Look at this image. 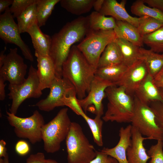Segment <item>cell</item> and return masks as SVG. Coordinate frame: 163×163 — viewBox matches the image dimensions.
<instances>
[{"instance_id": "5b68a950", "label": "cell", "mask_w": 163, "mask_h": 163, "mask_svg": "<svg viewBox=\"0 0 163 163\" xmlns=\"http://www.w3.org/2000/svg\"><path fill=\"white\" fill-rule=\"evenodd\" d=\"M68 110L67 108L61 109L52 120L42 127L44 149L48 153H54L59 150L61 142L68 135L72 122Z\"/></svg>"}, {"instance_id": "d590c367", "label": "cell", "mask_w": 163, "mask_h": 163, "mask_svg": "<svg viewBox=\"0 0 163 163\" xmlns=\"http://www.w3.org/2000/svg\"><path fill=\"white\" fill-rule=\"evenodd\" d=\"M36 0H13L9 9L13 17L17 18L31 5L35 3Z\"/></svg>"}, {"instance_id": "7a4b0ae2", "label": "cell", "mask_w": 163, "mask_h": 163, "mask_svg": "<svg viewBox=\"0 0 163 163\" xmlns=\"http://www.w3.org/2000/svg\"><path fill=\"white\" fill-rule=\"evenodd\" d=\"M96 70L88 62L76 45H73L63 64L62 77L72 84L77 98L81 100L89 91Z\"/></svg>"}, {"instance_id": "74e56055", "label": "cell", "mask_w": 163, "mask_h": 163, "mask_svg": "<svg viewBox=\"0 0 163 163\" xmlns=\"http://www.w3.org/2000/svg\"><path fill=\"white\" fill-rule=\"evenodd\" d=\"M16 152L21 155H24L27 154L30 150V146L27 142L23 140L18 141L15 146Z\"/></svg>"}, {"instance_id": "2e32d148", "label": "cell", "mask_w": 163, "mask_h": 163, "mask_svg": "<svg viewBox=\"0 0 163 163\" xmlns=\"http://www.w3.org/2000/svg\"><path fill=\"white\" fill-rule=\"evenodd\" d=\"M132 125L121 127L119 130V140L117 145L112 148H104L100 151L114 158L118 163H128L127 150L131 144Z\"/></svg>"}, {"instance_id": "bcb514c9", "label": "cell", "mask_w": 163, "mask_h": 163, "mask_svg": "<svg viewBox=\"0 0 163 163\" xmlns=\"http://www.w3.org/2000/svg\"><path fill=\"white\" fill-rule=\"evenodd\" d=\"M6 50V48L5 47L4 49L1 52L0 54V68L2 66L3 61L6 55L5 54V51Z\"/></svg>"}, {"instance_id": "e0dca14e", "label": "cell", "mask_w": 163, "mask_h": 163, "mask_svg": "<svg viewBox=\"0 0 163 163\" xmlns=\"http://www.w3.org/2000/svg\"><path fill=\"white\" fill-rule=\"evenodd\" d=\"M149 139L144 137L138 130L132 126L131 144L126 151L128 163H147L150 157L144 146V141Z\"/></svg>"}, {"instance_id": "6da1fadb", "label": "cell", "mask_w": 163, "mask_h": 163, "mask_svg": "<svg viewBox=\"0 0 163 163\" xmlns=\"http://www.w3.org/2000/svg\"><path fill=\"white\" fill-rule=\"evenodd\" d=\"M89 30L88 16H80L67 23L52 36L49 56L54 64L56 77H62V65L72 46L82 40Z\"/></svg>"}, {"instance_id": "7dc6e473", "label": "cell", "mask_w": 163, "mask_h": 163, "mask_svg": "<svg viewBox=\"0 0 163 163\" xmlns=\"http://www.w3.org/2000/svg\"><path fill=\"white\" fill-rule=\"evenodd\" d=\"M46 163H58L55 160L52 159H47L46 160Z\"/></svg>"}, {"instance_id": "8fae6325", "label": "cell", "mask_w": 163, "mask_h": 163, "mask_svg": "<svg viewBox=\"0 0 163 163\" xmlns=\"http://www.w3.org/2000/svg\"><path fill=\"white\" fill-rule=\"evenodd\" d=\"M27 69L24 59L18 53L17 48H10L0 68V77L10 84H20L26 79Z\"/></svg>"}, {"instance_id": "d6a6232c", "label": "cell", "mask_w": 163, "mask_h": 163, "mask_svg": "<svg viewBox=\"0 0 163 163\" xmlns=\"http://www.w3.org/2000/svg\"><path fill=\"white\" fill-rule=\"evenodd\" d=\"M163 26V23L154 18L145 16L137 27L142 37L151 34Z\"/></svg>"}, {"instance_id": "ab89813d", "label": "cell", "mask_w": 163, "mask_h": 163, "mask_svg": "<svg viewBox=\"0 0 163 163\" xmlns=\"http://www.w3.org/2000/svg\"><path fill=\"white\" fill-rule=\"evenodd\" d=\"M149 7L158 9L163 12V0H143Z\"/></svg>"}, {"instance_id": "277c9868", "label": "cell", "mask_w": 163, "mask_h": 163, "mask_svg": "<svg viewBox=\"0 0 163 163\" xmlns=\"http://www.w3.org/2000/svg\"><path fill=\"white\" fill-rule=\"evenodd\" d=\"M66 140L68 163H89L95 158L97 151L79 123L72 122Z\"/></svg>"}, {"instance_id": "f35d334b", "label": "cell", "mask_w": 163, "mask_h": 163, "mask_svg": "<svg viewBox=\"0 0 163 163\" xmlns=\"http://www.w3.org/2000/svg\"><path fill=\"white\" fill-rule=\"evenodd\" d=\"M46 160L44 153L39 152L31 155L27 159L26 163H46Z\"/></svg>"}, {"instance_id": "836d02e7", "label": "cell", "mask_w": 163, "mask_h": 163, "mask_svg": "<svg viewBox=\"0 0 163 163\" xmlns=\"http://www.w3.org/2000/svg\"><path fill=\"white\" fill-rule=\"evenodd\" d=\"M77 97L75 90L74 88L64 97L63 102L64 106L68 107L76 114L81 116L84 111L80 105Z\"/></svg>"}, {"instance_id": "b9f144b4", "label": "cell", "mask_w": 163, "mask_h": 163, "mask_svg": "<svg viewBox=\"0 0 163 163\" xmlns=\"http://www.w3.org/2000/svg\"><path fill=\"white\" fill-rule=\"evenodd\" d=\"M13 0H0V13L5 12L11 5Z\"/></svg>"}, {"instance_id": "c3c4849f", "label": "cell", "mask_w": 163, "mask_h": 163, "mask_svg": "<svg viewBox=\"0 0 163 163\" xmlns=\"http://www.w3.org/2000/svg\"><path fill=\"white\" fill-rule=\"evenodd\" d=\"M4 159L6 163H9L8 155H7L4 158Z\"/></svg>"}, {"instance_id": "e575fe53", "label": "cell", "mask_w": 163, "mask_h": 163, "mask_svg": "<svg viewBox=\"0 0 163 163\" xmlns=\"http://www.w3.org/2000/svg\"><path fill=\"white\" fill-rule=\"evenodd\" d=\"M157 141V143L152 145L147 152L151 158L149 163H163V141Z\"/></svg>"}, {"instance_id": "83f0119b", "label": "cell", "mask_w": 163, "mask_h": 163, "mask_svg": "<svg viewBox=\"0 0 163 163\" xmlns=\"http://www.w3.org/2000/svg\"><path fill=\"white\" fill-rule=\"evenodd\" d=\"M60 0H36V9L39 27L45 25L56 5Z\"/></svg>"}, {"instance_id": "44dd1931", "label": "cell", "mask_w": 163, "mask_h": 163, "mask_svg": "<svg viewBox=\"0 0 163 163\" xmlns=\"http://www.w3.org/2000/svg\"><path fill=\"white\" fill-rule=\"evenodd\" d=\"M27 33L31 37L35 52L44 55H49L51 37L43 33L37 24L30 27Z\"/></svg>"}, {"instance_id": "484cf974", "label": "cell", "mask_w": 163, "mask_h": 163, "mask_svg": "<svg viewBox=\"0 0 163 163\" xmlns=\"http://www.w3.org/2000/svg\"><path fill=\"white\" fill-rule=\"evenodd\" d=\"M89 30H114L116 26L115 19L106 17L99 12L93 11L88 16Z\"/></svg>"}, {"instance_id": "f907efd6", "label": "cell", "mask_w": 163, "mask_h": 163, "mask_svg": "<svg viewBox=\"0 0 163 163\" xmlns=\"http://www.w3.org/2000/svg\"><path fill=\"white\" fill-rule=\"evenodd\" d=\"M117 163H118V162Z\"/></svg>"}, {"instance_id": "ee69618b", "label": "cell", "mask_w": 163, "mask_h": 163, "mask_svg": "<svg viewBox=\"0 0 163 163\" xmlns=\"http://www.w3.org/2000/svg\"><path fill=\"white\" fill-rule=\"evenodd\" d=\"M6 142L3 139L0 141V158L5 157L8 154L6 147Z\"/></svg>"}, {"instance_id": "cb8c5ba5", "label": "cell", "mask_w": 163, "mask_h": 163, "mask_svg": "<svg viewBox=\"0 0 163 163\" xmlns=\"http://www.w3.org/2000/svg\"><path fill=\"white\" fill-rule=\"evenodd\" d=\"M122 63L123 58L121 51L114 40L109 43L104 50L99 59L97 69Z\"/></svg>"}, {"instance_id": "7c38bea8", "label": "cell", "mask_w": 163, "mask_h": 163, "mask_svg": "<svg viewBox=\"0 0 163 163\" xmlns=\"http://www.w3.org/2000/svg\"><path fill=\"white\" fill-rule=\"evenodd\" d=\"M114 84L95 76L91 84L88 94L84 98L78 101L80 105L86 113L91 106H93V113L101 117L104 114L102 101L106 95L105 90Z\"/></svg>"}, {"instance_id": "ac0fdd59", "label": "cell", "mask_w": 163, "mask_h": 163, "mask_svg": "<svg viewBox=\"0 0 163 163\" xmlns=\"http://www.w3.org/2000/svg\"><path fill=\"white\" fill-rule=\"evenodd\" d=\"M37 61V74L39 82V88L42 91L50 88L56 77L53 62L49 55H44L35 52Z\"/></svg>"}, {"instance_id": "9c48e42d", "label": "cell", "mask_w": 163, "mask_h": 163, "mask_svg": "<svg viewBox=\"0 0 163 163\" xmlns=\"http://www.w3.org/2000/svg\"><path fill=\"white\" fill-rule=\"evenodd\" d=\"M8 95L12 100L10 112L15 115L23 102L29 98H38L42 94L40 89L39 82L37 69L31 65L27 78L21 84L13 85L9 84Z\"/></svg>"}, {"instance_id": "4316f807", "label": "cell", "mask_w": 163, "mask_h": 163, "mask_svg": "<svg viewBox=\"0 0 163 163\" xmlns=\"http://www.w3.org/2000/svg\"><path fill=\"white\" fill-rule=\"evenodd\" d=\"M95 0H61L62 7L71 13L80 15L89 12Z\"/></svg>"}, {"instance_id": "8d00e7d4", "label": "cell", "mask_w": 163, "mask_h": 163, "mask_svg": "<svg viewBox=\"0 0 163 163\" xmlns=\"http://www.w3.org/2000/svg\"><path fill=\"white\" fill-rule=\"evenodd\" d=\"M118 161L114 158L101 152L97 151L95 158L89 163H117Z\"/></svg>"}, {"instance_id": "f6af8a7d", "label": "cell", "mask_w": 163, "mask_h": 163, "mask_svg": "<svg viewBox=\"0 0 163 163\" xmlns=\"http://www.w3.org/2000/svg\"><path fill=\"white\" fill-rule=\"evenodd\" d=\"M104 0H95L93 5V7L95 11L99 12L100 11Z\"/></svg>"}, {"instance_id": "f546056e", "label": "cell", "mask_w": 163, "mask_h": 163, "mask_svg": "<svg viewBox=\"0 0 163 163\" xmlns=\"http://www.w3.org/2000/svg\"><path fill=\"white\" fill-rule=\"evenodd\" d=\"M131 13L140 17L146 16L158 19L163 23V12L155 8L148 6L143 0L134 2L131 7Z\"/></svg>"}, {"instance_id": "9a60e30c", "label": "cell", "mask_w": 163, "mask_h": 163, "mask_svg": "<svg viewBox=\"0 0 163 163\" xmlns=\"http://www.w3.org/2000/svg\"><path fill=\"white\" fill-rule=\"evenodd\" d=\"M126 0L119 3L116 0H104L99 12L105 16H111L116 20L126 22L137 27L145 16L136 18L130 15L126 9Z\"/></svg>"}, {"instance_id": "30bf717a", "label": "cell", "mask_w": 163, "mask_h": 163, "mask_svg": "<svg viewBox=\"0 0 163 163\" xmlns=\"http://www.w3.org/2000/svg\"><path fill=\"white\" fill-rule=\"evenodd\" d=\"M0 37L6 43L17 45L26 59L33 62V55L28 46L21 38L18 24L14 21L9 8L0 15Z\"/></svg>"}, {"instance_id": "7402d4cb", "label": "cell", "mask_w": 163, "mask_h": 163, "mask_svg": "<svg viewBox=\"0 0 163 163\" xmlns=\"http://www.w3.org/2000/svg\"><path fill=\"white\" fill-rule=\"evenodd\" d=\"M139 59L143 60L148 69L149 73L153 78L163 66V53L154 52L150 49L139 48Z\"/></svg>"}, {"instance_id": "52a82bcc", "label": "cell", "mask_w": 163, "mask_h": 163, "mask_svg": "<svg viewBox=\"0 0 163 163\" xmlns=\"http://www.w3.org/2000/svg\"><path fill=\"white\" fill-rule=\"evenodd\" d=\"M135 107L131 123L142 136L149 139L163 141V130L157 124L155 115L149 105L141 102L134 95Z\"/></svg>"}, {"instance_id": "5bb4252c", "label": "cell", "mask_w": 163, "mask_h": 163, "mask_svg": "<svg viewBox=\"0 0 163 163\" xmlns=\"http://www.w3.org/2000/svg\"><path fill=\"white\" fill-rule=\"evenodd\" d=\"M148 74L145 63L143 60L139 59L128 67L116 85L123 87L127 94L132 96Z\"/></svg>"}, {"instance_id": "4fadbf2b", "label": "cell", "mask_w": 163, "mask_h": 163, "mask_svg": "<svg viewBox=\"0 0 163 163\" xmlns=\"http://www.w3.org/2000/svg\"><path fill=\"white\" fill-rule=\"evenodd\" d=\"M74 88L66 78L56 77L50 88V92L47 97L40 100L34 105L41 110L49 112L56 107L64 106L63 100L71 90Z\"/></svg>"}, {"instance_id": "ffe728a7", "label": "cell", "mask_w": 163, "mask_h": 163, "mask_svg": "<svg viewBox=\"0 0 163 163\" xmlns=\"http://www.w3.org/2000/svg\"><path fill=\"white\" fill-rule=\"evenodd\" d=\"M114 29L117 38L127 40L139 47L143 46L142 37L137 27L126 22L116 20Z\"/></svg>"}, {"instance_id": "f1b7e54d", "label": "cell", "mask_w": 163, "mask_h": 163, "mask_svg": "<svg viewBox=\"0 0 163 163\" xmlns=\"http://www.w3.org/2000/svg\"><path fill=\"white\" fill-rule=\"evenodd\" d=\"M17 18L20 34L27 32L33 25L38 24L36 2L29 6Z\"/></svg>"}, {"instance_id": "7bdbcfd3", "label": "cell", "mask_w": 163, "mask_h": 163, "mask_svg": "<svg viewBox=\"0 0 163 163\" xmlns=\"http://www.w3.org/2000/svg\"><path fill=\"white\" fill-rule=\"evenodd\" d=\"M5 81L0 77V100L3 101L5 97V87L6 84L5 83Z\"/></svg>"}, {"instance_id": "60d3db41", "label": "cell", "mask_w": 163, "mask_h": 163, "mask_svg": "<svg viewBox=\"0 0 163 163\" xmlns=\"http://www.w3.org/2000/svg\"><path fill=\"white\" fill-rule=\"evenodd\" d=\"M153 82L158 88L163 87V66L153 78Z\"/></svg>"}, {"instance_id": "4dcf8cb0", "label": "cell", "mask_w": 163, "mask_h": 163, "mask_svg": "<svg viewBox=\"0 0 163 163\" xmlns=\"http://www.w3.org/2000/svg\"><path fill=\"white\" fill-rule=\"evenodd\" d=\"M85 120L91 131L94 142L99 146L103 145L102 131L103 124L101 117L96 116L93 119L88 116L85 112L81 116Z\"/></svg>"}, {"instance_id": "d6986e66", "label": "cell", "mask_w": 163, "mask_h": 163, "mask_svg": "<svg viewBox=\"0 0 163 163\" xmlns=\"http://www.w3.org/2000/svg\"><path fill=\"white\" fill-rule=\"evenodd\" d=\"M142 102L149 105L152 102L161 101L158 88L153 82V78L149 73L136 89L134 93Z\"/></svg>"}, {"instance_id": "3957f363", "label": "cell", "mask_w": 163, "mask_h": 163, "mask_svg": "<svg viewBox=\"0 0 163 163\" xmlns=\"http://www.w3.org/2000/svg\"><path fill=\"white\" fill-rule=\"evenodd\" d=\"M105 92L108 101L107 110L102 117L103 120L131 123L135 107L134 98L122 86L112 85L107 87Z\"/></svg>"}, {"instance_id": "603a6c76", "label": "cell", "mask_w": 163, "mask_h": 163, "mask_svg": "<svg viewBox=\"0 0 163 163\" xmlns=\"http://www.w3.org/2000/svg\"><path fill=\"white\" fill-rule=\"evenodd\" d=\"M128 67L123 63L97 68L95 76L116 85L122 78Z\"/></svg>"}, {"instance_id": "d4e9b609", "label": "cell", "mask_w": 163, "mask_h": 163, "mask_svg": "<svg viewBox=\"0 0 163 163\" xmlns=\"http://www.w3.org/2000/svg\"><path fill=\"white\" fill-rule=\"evenodd\" d=\"M115 41L121 51L123 63L129 67L139 59V48L123 39L116 38Z\"/></svg>"}, {"instance_id": "1f68e13d", "label": "cell", "mask_w": 163, "mask_h": 163, "mask_svg": "<svg viewBox=\"0 0 163 163\" xmlns=\"http://www.w3.org/2000/svg\"><path fill=\"white\" fill-rule=\"evenodd\" d=\"M143 43L156 53H163V26L156 31L142 37Z\"/></svg>"}, {"instance_id": "ba28073f", "label": "cell", "mask_w": 163, "mask_h": 163, "mask_svg": "<svg viewBox=\"0 0 163 163\" xmlns=\"http://www.w3.org/2000/svg\"><path fill=\"white\" fill-rule=\"evenodd\" d=\"M7 118L14 132L19 138L28 139L32 144L42 140V129L45 124L43 116L37 110L30 116L22 118L6 111Z\"/></svg>"}, {"instance_id": "8992f818", "label": "cell", "mask_w": 163, "mask_h": 163, "mask_svg": "<svg viewBox=\"0 0 163 163\" xmlns=\"http://www.w3.org/2000/svg\"><path fill=\"white\" fill-rule=\"evenodd\" d=\"M116 38L113 30H89L85 37L76 46L88 62L97 69L99 59L104 50Z\"/></svg>"}, {"instance_id": "681fc988", "label": "cell", "mask_w": 163, "mask_h": 163, "mask_svg": "<svg viewBox=\"0 0 163 163\" xmlns=\"http://www.w3.org/2000/svg\"><path fill=\"white\" fill-rule=\"evenodd\" d=\"M0 163H6L4 159H3L2 158H0Z\"/></svg>"}]
</instances>
